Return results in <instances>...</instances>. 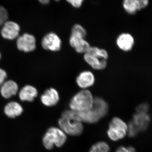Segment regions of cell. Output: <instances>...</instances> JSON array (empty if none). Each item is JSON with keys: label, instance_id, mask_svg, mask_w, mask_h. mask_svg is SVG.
Returning a JSON list of instances; mask_svg holds the SVG:
<instances>
[{"label": "cell", "instance_id": "cell-1", "mask_svg": "<svg viewBox=\"0 0 152 152\" xmlns=\"http://www.w3.org/2000/svg\"><path fill=\"white\" fill-rule=\"evenodd\" d=\"M109 57L107 50L96 46H91L83 56L85 62L96 71L103 70L107 68Z\"/></svg>", "mask_w": 152, "mask_h": 152}, {"label": "cell", "instance_id": "cell-2", "mask_svg": "<svg viewBox=\"0 0 152 152\" xmlns=\"http://www.w3.org/2000/svg\"><path fill=\"white\" fill-rule=\"evenodd\" d=\"M87 35L86 30L79 24L74 25L71 29L69 44L77 53L84 54L91 46L86 39Z\"/></svg>", "mask_w": 152, "mask_h": 152}, {"label": "cell", "instance_id": "cell-3", "mask_svg": "<svg viewBox=\"0 0 152 152\" xmlns=\"http://www.w3.org/2000/svg\"><path fill=\"white\" fill-rule=\"evenodd\" d=\"M94 98L89 90L81 89L71 98L69 107L75 111H87L92 108Z\"/></svg>", "mask_w": 152, "mask_h": 152}, {"label": "cell", "instance_id": "cell-4", "mask_svg": "<svg viewBox=\"0 0 152 152\" xmlns=\"http://www.w3.org/2000/svg\"><path fill=\"white\" fill-rule=\"evenodd\" d=\"M65 133L60 128L51 127L49 128L42 138V144L46 149L51 150L54 146L60 148L66 141Z\"/></svg>", "mask_w": 152, "mask_h": 152}, {"label": "cell", "instance_id": "cell-5", "mask_svg": "<svg viewBox=\"0 0 152 152\" xmlns=\"http://www.w3.org/2000/svg\"><path fill=\"white\" fill-rule=\"evenodd\" d=\"M128 124L121 119L115 117L109 124L107 134L112 140L117 141L128 135Z\"/></svg>", "mask_w": 152, "mask_h": 152}, {"label": "cell", "instance_id": "cell-6", "mask_svg": "<svg viewBox=\"0 0 152 152\" xmlns=\"http://www.w3.org/2000/svg\"><path fill=\"white\" fill-rule=\"evenodd\" d=\"M58 124L60 129L66 134L69 135H80L83 131V126L82 123L69 118L61 117L58 120Z\"/></svg>", "mask_w": 152, "mask_h": 152}, {"label": "cell", "instance_id": "cell-7", "mask_svg": "<svg viewBox=\"0 0 152 152\" xmlns=\"http://www.w3.org/2000/svg\"><path fill=\"white\" fill-rule=\"evenodd\" d=\"M44 50L50 51H59L62 46V42L59 36L56 33L50 32L44 36L41 42Z\"/></svg>", "mask_w": 152, "mask_h": 152}, {"label": "cell", "instance_id": "cell-8", "mask_svg": "<svg viewBox=\"0 0 152 152\" xmlns=\"http://www.w3.org/2000/svg\"><path fill=\"white\" fill-rule=\"evenodd\" d=\"M17 47L19 50L25 53H30L36 49V39L34 36L26 33L17 38Z\"/></svg>", "mask_w": 152, "mask_h": 152}, {"label": "cell", "instance_id": "cell-9", "mask_svg": "<svg viewBox=\"0 0 152 152\" xmlns=\"http://www.w3.org/2000/svg\"><path fill=\"white\" fill-rule=\"evenodd\" d=\"M76 85L82 90L88 89L94 85L96 77L92 71L85 70L79 73L75 79Z\"/></svg>", "mask_w": 152, "mask_h": 152}, {"label": "cell", "instance_id": "cell-10", "mask_svg": "<svg viewBox=\"0 0 152 152\" xmlns=\"http://www.w3.org/2000/svg\"><path fill=\"white\" fill-rule=\"evenodd\" d=\"M20 28L15 22L7 21L1 28V34L4 39L12 40L18 37Z\"/></svg>", "mask_w": 152, "mask_h": 152}, {"label": "cell", "instance_id": "cell-11", "mask_svg": "<svg viewBox=\"0 0 152 152\" xmlns=\"http://www.w3.org/2000/svg\"><path fill=\"white\" fill-rule=\"evenodd\" d=\"M149 4V0H123V7L125 12L130 15L145 8Z\"/></svg>", "mask_w": 152, "mask_h": 152}, {"label": "cell", "instance_id": "cell-12", "mask_svg": "<svg viewBox=\"0 0 152 152\" xmlns=\"http://www.w3.org/2000/svg\"><path fill=\"white\" fill-rule=\"evenodd\" d=\"M118 48L123 51L127 52L132 50L135 44L134 37L129 33H121L117 37L115 41Z\"/></svg>", "mask_w": 152, "mask_h": 152}, {"label": "cell", "instance_id": "cell-13", "mask_svg": "<svg viewBox=\"0 0 152 152\" xmlns=\"http://www.w3.org/2000/svg\"><path fill=\"white\" fill-rule=\"evenodd\" d=\"M151 119L148 112L136 111L133 115L132 122L140 132H144L148 129Z\"/></svg>", "mask_w": 152, "mask_h": 152}, {"label": "cell", "instance_id": "cell-14", "mask_svg": "<svg viewBox=\"0 0 152 152\" xmlns=\"http://www.w3.org/2000/svg\"><path fill=\"white\" fill-rule=\"evenodd\" d=\"M60 100L58 92L54 88H50L44 91L41 96L42 104L47 107H52L56 106Z\"/></svg>", "mask_w": 152, "mask_h": 152}, {"label": "cell", "instance_id": "cell-15", "mask_svg": "<svg viewBox=\"0 0 152 152\" xmlns=\"http://www.w3.org/2000/svg\"><path fill=\"white\" fill-rule=\"evenodd\" d=\"M19 87L15 82L12 80L5 81L0 88V93L2 96L6 99H9L15 96L18 91Z\"/></svg>", "mask_w": 152, "mask_h": 152}, {"label": "cell", "instance_id": "cell-16", "mask_svg": "<svg viewBox=\"0 0 152 152\" xmlns=\"http://www.w3.org/2000/svg\"><path fill=\"white\" fill-rule=\"evenodd\" d=\"M23 108L21 105L15 101L8 103L4 107L5 115L10 118H15L20 116L23 112Z\"/></svg>", "mask_w": 152, "mask_h": 152}, {"label": "cell", "instance_id": "cell-17", "mask_svg": "<svg viewBox=\"0 0 152 152\" xmlns=\"http://www.w3.org/2000/svg\"><path fill=\"white\" fill-rule=\"evenodd\" d=\"M38 95V90L31 85H26L19 91V97L22 102H31L34 100Z\"/></svg>", "mask_w": 152, "mask_h": 152}, {"label": "cell", "instance_id": "cell-18", "mask_svg": "<svg viewBox=\"0 0 152 152\" xmlns=\"http://www.w3.org/2000/svg\"><path fill=\"white\" fill-rule=\"evenodd\" d=\"M92 109L99 115L101 118H102L107 113L109 106L107 103L102 98H95Z\"/></svg>", "mask_w": 152, "mask_h": 152}, {"label": "cell", "instance_id": "cell-19", "mask_svg": "<svg viewBox=\"0 0 152 152\" xmlns=\"http://www.w3.org/2000/svg\"><path fill=\"white\" fill-rule=\"evenodd\" d=\"M110 151L108 144L105 142H100L93 145L89 152H109Z\"/></svg>", "mask_w": 152, "mask_h": 152}, {"label": "cell", "instance_id": "cell-20", "mask_svg": "<svg viewBox=\"0 0 152 152\" xmlns=\"http://www.w3.org/2000/svg\"><path fill=\"white\" fill-rule=\"evenodd\" d=\"M8 13L7 10L2 6H0V28H1L5 22L8 20Z\"/></svg>", "mask_w": 152, "mask_h": 152}, {"label": "cell", "instance_id": "cell-21", "mask_svg": "<svg viewBox=\"0 0 152 152\" xmlns=\"http://www.w3.org/2000/svg\"><path fill=\"white\" fill-rule=\"evenodd\" d=\"M128 135L131 137H134L139 134L138 130L132 122V121L128 124Z\"/></svg>", "mask_w": 152, "mask_h": 152}, {"label": "cell", "instance_id": "cell-22", "mask_svg": "<svg viewBox=\"0 0 152 152\" xmlns=\"http://www.w3.org/2000/svg\"><path fill=\"white\" fill-rule=\"evenodd\" d=\"M66 1L75 8H79L81 7L84 0H66Z\"/></svg>", "mask_w": 152, "mask_h": 152}, {"label": "cell", "instance_id": "cell-23", "mask_svg": "<svg viewBox=\"0 0 152 152\" xmlns=\"http://www.w3.org/2000/svg\"><path fill=\"white\" fill-rule=\"evenodd\" d=\"M116 152H136L135 148L132 146L119 147Z\"/></svg>", "mask_w": 152, "mask_h": 152}, {"label": "cell", "instance_id": "cell-24", "mask_svg": "<svg viewBox=\"0 0 152 152\" xmlns=\"http://www.w3.org/2000/svg\"><path fill=\"white\" fill-rule=\"evenodd\" d=\"M137 112H148L149 105L146 103H142L139 104L136 108Z\"/></svg>", "mask_w": 152, "mask_h": 152}, {"label": "cell", "instance_id": "cell-25", "mask_svg": "<svg viewBox=\"0 0 152 152\" xmlns=\"http://www.w3.org/2000/svg\"><path fill=\"white\" fill-rule=\"evenodd\" d=\"M7 76V75L6 71L0 68V86L5 81Z\"/></svg>", "mask_w": 152, "mask_h": 152}, {"label": "cell", "instance_id": "cell-26", "mask_svg": "<svg viewBox=\"0 0 152 152\" xmlns=\"http://www.w3.org/2000/svg\"><path fill=\"white\" fill-rule=\"evenodd\" d=\"M56 1H59L60 0H55ZM39 2L44 5H47L50 3V0H39Z\"/></svg>", "mask_w": 152, "mask_h": 152}, {"label": "cell", "instance_id": "cell-27", "mask_svg": "<svg viewBox=\"0 0 152 152\" xmlns=\"http://www.w3.org/2000/svg\"><path fill=\"white\" fill-rule=\"evenodd\" d=\"M1 53H0V60H1Z\"/></svg>", "mask_w": 152, "mask_h": 152}]
</instances>
